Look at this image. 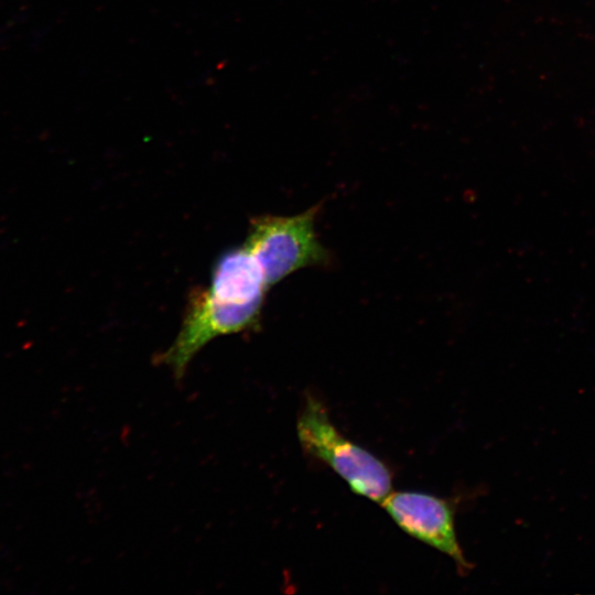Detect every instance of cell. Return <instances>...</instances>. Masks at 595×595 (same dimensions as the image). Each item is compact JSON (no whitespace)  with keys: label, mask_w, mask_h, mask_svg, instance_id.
Returning <instances> with one entry per match:
<instances>
[{"label":"cell","mask_w":595,"mask_h":595,"mask_svg":"<svg viewBox=\"0 0 595 595\" xmlns=\"http://www.w3.org/2000/svg\"><path fill=\"white\" fill-rule=\"evenodd\" d=\"M264 301L238 302L208 288L194 289L186 304L181 328L159 363L182 378L195 355L212 339L258 327Z\"/></svg>","instance_id":"3957f363"},{"label":"cell","mask_w":595,"mask_h":595,"mask_svg":"<svg viewBox=\"0 0 595 595\" xmlns=\"http://www.w3.org/2000/svg\"><path fill=\"white\" fill-rule=\"evenodd\" d=\"M207 288L238 302L264 301L268 290L258 262L245 245L228 249L218 256L212 268Z\"/></svg>","instance_id":"5b68a950"},{"label":"cell","mask_w":595,"mask_h":595,"mask_svg":"<svg viewBox=\"0 0 595 595\" xmlns=\"http://www.w3.org/2000/svg\"><path fill=\"white\" fill-rule=\"evenodd\" d=\"M296 433L303 452L328 466L355 494L375 502L392 491L390 468L376 455L345 436L325 404L307 394L298 416Z\"/></svg>","instance_id":"6da1fadb"},{"label":"cell","mask_w":595,"mask_h":595,"mask_svg":"<svg viewBox=\"0 0 595 595\" xmlns=\"http://www.w3.org/2000/svg\"><path fill=\"white\" fill-rule=\"evenodd\" d=\"M318 207L293 216L261 215L250 220L245 246L258 262L268 288L293 272L325 266L328 250L315 231Z\"/></svg>","instance_id":"7a4b0ae2"},{"label":"cell","mask_w":595,"mask_h":595,"mask_svg":"<svg viewBox=\"0 0 595 595\" xmlns=\"http://www.w3.org/2000/svg\"><path fill=\"white\" fill-rule=\"evenodd\" d=\"M394 523L410 537L451 558L463 572L470 569L459 545L453 505L418 491H391L381 502Z\"/></svg>","instance_id":"277c9868"}]
</instances>
